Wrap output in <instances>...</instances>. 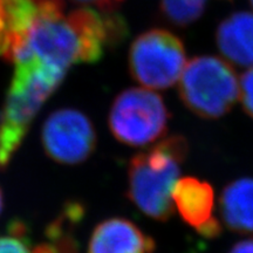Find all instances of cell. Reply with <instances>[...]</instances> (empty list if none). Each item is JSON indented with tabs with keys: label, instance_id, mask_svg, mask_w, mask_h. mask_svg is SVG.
<instances>
[{
	"label": "cell",
	"instance_id": "cell-17",
	"mask_svg": "<svg viewBox=\"0 0 253 253\" xmlns=\"http://www.w3.org/2000/svg\"><path fill=\"white\" fill-rule=\"evenodd\" d=\"M196 230H197L199 235L205 237V238L213 239L221 235L223 227H221V224L219 223V220L216 219V218L211 217L210 219H208L205 223L202 224V225L196 227Z\"/></svg>",
	"mask_w": 253,
	"mask_h": 253
},
{
	"label": "cell",
	"instance_id": "cell-16",
	"mask_svg": "<svg viewBox=\"0 0 253 253\" xmlns=\"http://www.w3.org/2000/svg\"><path fill=\"white\" fill-rule=\"evenodd\" d=\"M73 2L87 6H94L104 13H113L122 5L123 0H72Z\"/></svg>",
	"mask_w": 253,
	"mask_h": 253
},
{
	"label": "cell",
	"instance_id": "cell-11",
	"mask_svg": "<svg viewBox=\"0 0 253 253\" xmlns=\"http://www.w3.org/2000/svg\"><path fill=\"white\" fill-rule=\"evenodd\" d=\"M220 212L230 230L253 233V178H239L224 188Z\"/></svg>",
	"mask_w": 253,
	"mask_h": 253
},
{
	"label": "cell",
	"instance_id": "cell-12",
	"mask_svg": "<svg viewBox=\"0 0 253 253\" xmlns=\"http://www.w3.org/2000/svg\"><path fill=\"white\" fill-rule=\"evenodd\" d=\"M208 0H161L163 17L175 26L185 27L197 21L203 14Z\"/></svg>",
	"mask_w": 253,
	"mask_h": 253
},
{
	"label": "cell",
	"instance_id": "cell-7",
	"mask_svg": "<svg viewBox=\"0 0 253 253\" xmlns=\"http://www.w3.org/2000/svg\"><path fill=\"white\" fill-rule=\"evenodd\" d=\"M156 243L125 218H109L95 227L88 253H154Z\"/></svg>",
	"mask_w": 253,
	"mask_h": 253
},
{
	"label": "cell",
	"instance_id": "cell-14",
	"mask_svg": "<svg viewBox=\"0 0 253 253\" xmlns=\"http://www.w3.org/2000/svg\"><path fill=\"white\" fill-rule=\"evenodd\" d=\"M239 100L246 114L253 119V67H250L239 79Z\"/></svg>",
	"mask_w": 253,
	"mask_h": 253
},
{
	"label": "cell",
	"instance_id": "cell-2",
	"mask_svg": "<svg viewBox=\"0 0 253 253\" xmlns=\"http://www.w3.org/2000/svg\"><path fill=\"white\" fill-rule=\"evenodd\" d=\"M188 150V141L183 136L173 135L130 160L128 198L145 216L166 221L173 214L172 189Z\"/></svg>",
	"mask_w": 253,
	"mask_h": 253
},
{
	"label": "cell",
	"instance_id": "cell-20",
	"mask_svg": "<svg viewBox=\"0 0 253 253\" xmlns=\"http://www.w3.org/2000/svg\"><path fill=\"white\" fill-rule=\"evenodd\" d=\"M250 4H251V6H252V8H253V0H250Z\"/></svg>",
	"mask_w": 253,
	"mask_h": 253
},
{
	"label": "cell",
	"instance_id": "cell-4",
	"mask_svg": "<svg viewBox=\"0 0 253 253\" xmlns=\"http://www.w3.org/2000/svg\"><path fill=\"white\" fill-rule=\"evenodd\" d=\"M170 113L163 97L148 88H128L114 100L108 125L116 140L130 147H144L163 137Z\"/></svg>",
	"mask_w": 253,
	"mask_h": 253
},
{
	"label": "cell",
	"instance_id": "cell-6",
	"mask_svg": "<svg viewBox=\"0 0 253 253\" xmlns=\"http://www.w3.org/2000/svg\"><path fill=\"white\" fill-rule=\"evenodd\" d=\"M41 141L47 156L55 162L74 166L84 162L96 145L93 123L77 109L53 112L43 123Z\"/></svg>",
	"mask_w": 253,
	"mask_h": 253
},
{
	"label": "cell",
	"instance_id": "cell-13",
	"mask_svg": "<svg viewBox=\"0 0 253 253\" xmlns=\"http://www.w3.org/2000/svg\"><path fill=\"white\" fill-rule=\"evenodd\" d=\"M0 253H32L24 225L14 224L11 227V233L0 236Z\"/></svg>",
	"mask_w": 253,
	"mask_h": 253
},
{
	"label": "cell",
	"instance_id": "cell-9",
	"mask_svg": "<svg viewBox=\"0 0 253 253\" xmlns=\"http://www.w3.org/2000/svg\"><path fill=\"white\" fill-rule=\"evenodd\" d=\"M216 43L223 59L239 67H253V12L238 11L218 25Z\"/></svg>",
	"mask_w": 253,
	"mask_h": 253
},
{
	"label": "cell",
	"instance_id": "cell-10",
	"mask_svg": "<svg viewBox=\"0 0 253 253\" xmlns=\"http://www.w3.org/2000/svg\"><path fill=\"white\" fill-rule=\"evenodd\" d=\"M171 197L183 220L195 229L212 217L214 192L208 182L195 177L178 179L172 189Z\"/></svg>",
	"mask_w": 253,
	"mask_h": 253
},
{
	"label": "cell",
	"instance_id": "cell-5",
	"mask_svg": "<svg viewBox=\"0 0 253 253\" xmlns=\"http://www.w3.org/2000/svg\"><path fill=\"white\" fill-rule=\"evenodd\" d=\"M128 62L136 82L148 89L160 90L179 81L188 61L184 43L178 37L167 30L154 28L132 41Z\"/></svg>",
	"mask_w": 253,
	"mask_h": 253
},
{
	"label": "cell",
	"instance_id": "cell-8",
	"mask_svg": "<svg viewBox=\"0 0 253 253\" xmlns=\"http://www.w3.org/2000/svg\"><path fill=\"white\" fill-rule=\"evenodd\" d=\"M63 9V0H0V15L14 40L9 62L38 21L62 15Z\"/></svg>",
	"mask_w": 253,
	"mask_h": 253
},
{
	"label": "cell",
	"instance_id": "cell-19",
	"mask_svg": "<svg viewBox=\"0 0 253 253\" xmlns=\"http://www.w3.org/2000/svg\"><path fill=\"white\" fill-rule=\"evenodd\" d=\"M2 207H4V199H2L1 190H0V213H1V211H2Z\"/></svg>",
	"mask_w": 253,
	"mask_h": 253
},
{
	"label": "cell",
	"instance_id": "cell-3",
	"mask_svg": "<svg viewBox=\"0 0 253 253\" xmlns=\"http://www.w3.org/2000/svg\"><path fill=\"white\" fill-rule=\"evenodd\" d=\"M178 90L182 102L195 115L219 119L239 100V78L225 59L196 56L186 62Z\"/></svg>",
	"mask_w": 253,
	"mask_h": 253
},
{
	"label": "cell",
	"instance_id": "cell-18",
	"mask_svg": "<svg viewBox=\"0 0 253 253\" xmlns=\"http://www.w3.org/2000/svg\"><path fill=\"white\" fill-rule=\"evenodd\" d=\"M229 253H253V238L244 239L232 246Z\"/></svg>",
	"mask_w": 253,
	"mask_h": 253
},
{
	"label": "cell",
	"instance_id": "cell-15",
	"mask_svg": "<svg viewBox=\"0 0 253 253\" xmlns=\"http://www.w3.org/2000/svg\"><path fill=\"white\" fill-rule=\"evenodd\" d=\"M14 40L12 34L9 33L7 26H6L4 19L0 15V58L9 62L12 50H13Z\"/></svg>",
	"mask_w": 253,
	"mask_h": 253
},
{
	"label": "cell",
	"instance_id": "cell-1",
	"mask_svg": "<svg viewBox=\"0 0 253 253\" xmlns=\"http://www.w3.org/2000/svg\"><path fill=\"white\" fill-rule=\"evenodd\" d=\"M67 71L34 55L14 62V73L0 112V169L7 168L45 101L62 84Z\"/></svg>",
	"mask_w": 253,
	"mask_h": 253
}]
</instances>
